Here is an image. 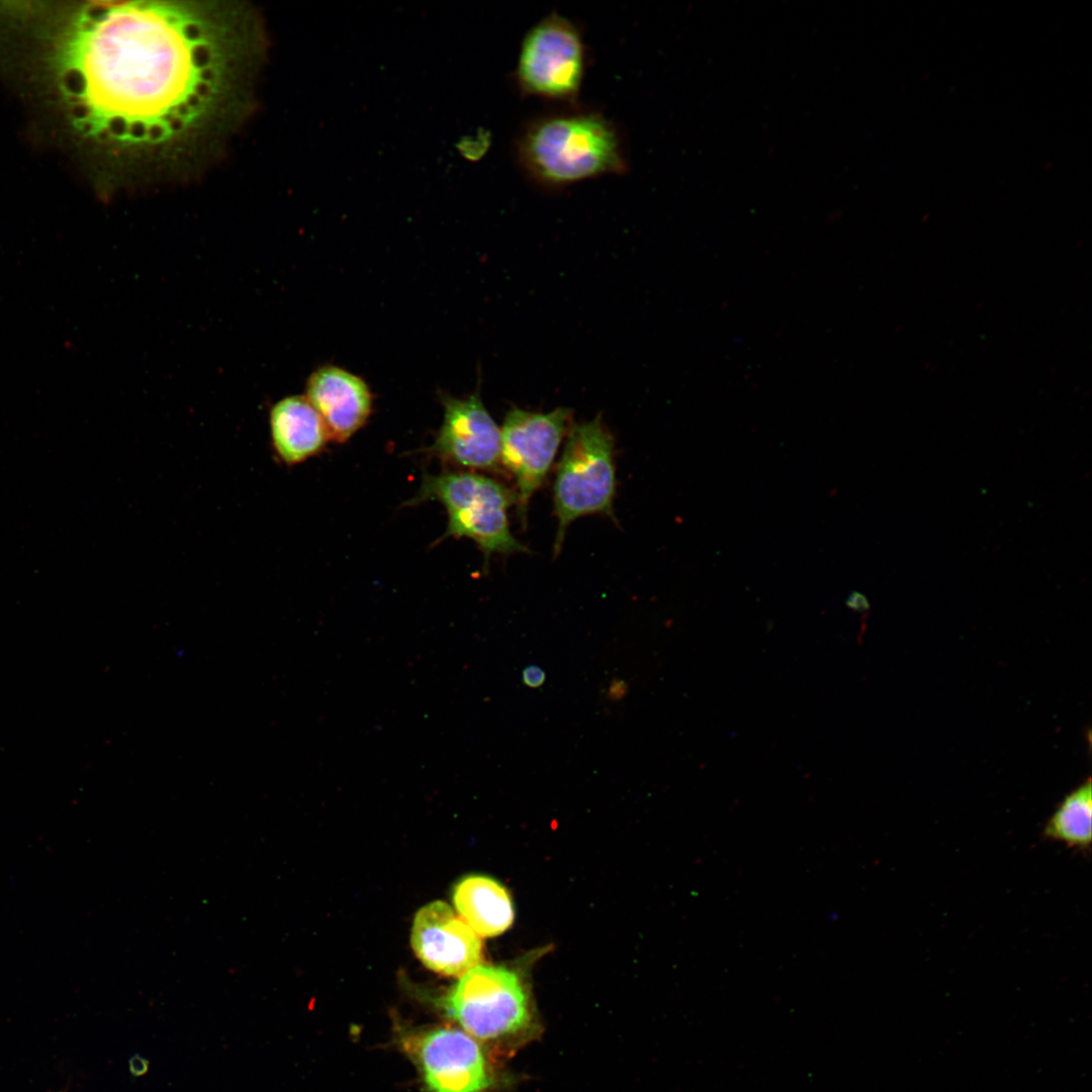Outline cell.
Segmentation results:
<instances>
[{"instance_id": "cell-1", "label": "cell", "mask_w": 1092, "mask_h": 1092, "mask_svg": "<svg viewBox=\"0 0 1092 1092\" xmlns=\"http://www.w3.org/2000/svg\"><path fill=\"white\" fill-rule=\"evenodd\" d=\"M258 43L235 4L86 2L51 31L49 64L83 138L130 165L160 164L237 116Z\"/></svg>"}, {"instance_id": "cell-2", "label": "cell", "mask_w": 1092, "mask_h": 1092, "mask_svg": "<svg viewBox=\"0 0 1092 1092\" xmlns=\"http://www.w3.org/2000/svg\"><path fill=\"white\" fill-rule=\"evenodd\" d=\"M514 150L526 178L548 190L628 169L621 130L603 113L580 105L528 121Z\"/></svg>"}, {"instance_id": "cell-3", "label": "cell", "mask_w": 1092, "mask_h": 1092, "mask_svg": "<svg viewBox=\"0 0 1092 1092\" xmlns=\"http://www.w3.org/2000/svg\"><path fill=\"white\" fill-rule=\"evenodd\" d=\"M428 500L442 504L447 512L442 538H469L482 551L486 565L492 554L528 551L510 529L508 510L516 495L497 480L467 470L427 474L408 504Z\"/></svg>"}, {"instance_id": "cell-4", "label": "cell", "mask_w": 1092, "mask_h": 1092, "mask_svg": "<svg viewBox=\"0 0 1092 1092\" xmlns=\"http://www.w3.org/2000/svg\"><path fill=\"white\" fill-rule=\"evenodd\" d=\"M615 492L614 439L601 417L570 427L553 486L555 555L576 519L594 514L614 519Z\"/></svg>"}, {"instance_id": "cell-5", "label": "cell", "mask_w": 1092, "mask_h": 1092, "mask_svg": "<svg viewBox=\"0 0 1092 1092\" xmlns=\"http://www.w3.org/2000/svg\"><path fill=\"white\" fill-rule=\"evenodd\" d=\"M586 65L581 30L554 12L525 34L513 76L526 97L574 106L578 105Z\"/></svg>"}, {"instance_id": "cell-6", "label": "cell", "mask_w": 1092, "mask_h": 1092, "mask_svg": "<svg viewBox=\"0 0 1092 1092\" xmlns=\"http://www.w3.org/2000/svg\"><path fill=\"white\" fill-rule=\"evenodd\" d=\"M441 1003L466 1033L483 1040L516 1035L531 1019L521 979L504 967H474L461 976Z\"/></svg>"}, {"instance_id": "cell-7", "label": "cell", "mask_w": 1092, "mask_h": 1092, "mask_svg": "<svg viewBox=\"0 0 1092 1092\" xmlns=\"http://www.w3.org/2000/svg\"><path fill=\"white\" fill-rule=\"evenodd\" d=\"M571 416L566 407L549 413L514 407L505 418L500 429V464L516 480V503L523 525L530 499L544 482L558 447L571 427Z\"/></svg>"}, {"instance_id": "cell-8", "label": "cell", "mask_w": 1092, "mask_h": 1092, "mask_svg": "<svg viewBox=\"0 0 1092 1092\" xmlns=\"http://www.w3.org/2000/svg\"><path fill=\"white\" fill-rule=\"evenodd\" d=\"M402 1044L430 1092H480L489 1085L484 1055L465 1031L436 1027L405 1035Z\"/></svg>"}, {"instance_id": "cell-9", "label": "cell", "mask_w": 1092, "mask_h": 1092, "mask_svg": "<svg viewBox=\"0 0 1092 1092\" xmlns=\"http://www.w3.org/2000/svg\"><path fill=\"white\" fill-rule=\"evenodd\" d=\"M444 419L429 452L442 462L469 471L496 470L500 429L478 392L464 398L442 396Z\"/></svg>"}, {"instance_id": "cell-10", "label": "cell", "mask_w": 1092, "mask_h": 1092, "mask_svg": "<svg viewBox=\"0 0 1092 1092\" xmlns=\"http://www.w3.org/2000/svg\"><path fill=\"white\" fill-rule=\"evenodd\" d=\"M412 945L428 969L445 976H462L482 959L479 935L442 901L419 910L414 919Z\"/></svg>"}, {"instance_id": "cell-11", "label": "cell", "mask_w": 1092, "mask_h": 1092, "mask_svg": "<svg viewBox=\"0 0 1092 1092\" xmlns=\"http://www.w3.org/2000/svg\"><path fill=\"white\" fill-rule=\"evenodd\" d=\"M306 399L321 417L330 439L346 442L368 420L372 395L359 376L337 366H324L309 377Z\"/></svg>"}, {"instance_id": "cell-12", "label": "cell", "mask_w": 1092, "mask_h": 1092, "mask_svg": "<svg viewBox=\"0 0 1092 1092\" xmlns=\"http://www.w3.org/2000/svg\"><path fill=\"white\" fill-rule=\"evenodd\" d=\"M269 426L273 451L288 466L314 456L330 439L305 396H287L277 401L270 411Z\"/></svg>"}, {"instance_id": "cell-13", "label": "cell", "mask_w": 1092, "mask_h": 1092, "mask_svg": "<svg viewBox=\"0 0 1092 1092\" xmlns=\"http://www.w3.org/2000/svg\"><path fill=\"white\" fill-rule=\"evenodd\" d=\"M453 901L462 919L479 936H496L514 921L508 891L489 877L472 875L462 879L454 889Z\"/></svg>"}, {"instance_id": "cell-14", "label": "cell", "mask_w": 1092, "mask_h": 1092, "mask_svg": "<svg viewBox=\"0 0 1092 1092\" xmlns=\"http://www.w3.org/2000/svg\"><path fill=\"white\" fill-rule=\"evenodd\" d=\"M1092 791L1088 780L1070 793L1051 816L1043 835L1068 847L1089 850L1091 847Z\"/></svg>"}, {"instance_id": "cell-15", "label": "cell", "mask_w": 1092, "mask_h": 1092, "mask_svg": "<svg viewBox=\"0 0 1092 1092\" xmlns=\"http://www.w3.org/2000/svg\"><path fill=\"white\" fill-rule=\"evenodd\" d=\"M523 682L529 688H539L545 681V672L537 665H529L522 673Z\"/></svg>"}, {"instance_id": "cell-16", "label": "cell", "mask_w": 1092, "mask_h": 1092, "mask_svg": "<svg viewBox=\"0 0 1092 1092\" xmlns=\"http://www.w3.org/2000/svg\"><path fill=\"white\" fill-rule=\"evenodd\" d=\"M626 692H627V685H626L625 681H623V680H613V682H612V685L610 687V690H609V696L613 700H619V699H622L624 697Z\"/></svg>"}]
</instances>
